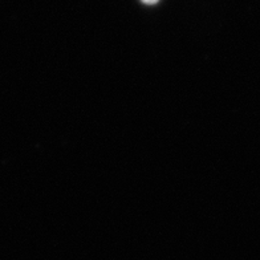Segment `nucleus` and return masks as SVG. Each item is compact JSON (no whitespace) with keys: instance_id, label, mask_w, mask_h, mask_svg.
Masks as SVG:
<instances>
[{"instance_id":"f257e3e1","label":"nucleus","mask_w":260,"mask_h":260,"mask_svg":"<svg viewBox=\"0 0 260 260\" xmlns=\"http://www.w3.org/2000/svg\"><path fill=\"white\" fill-rule=\"evenodd\" d=\"M145 4H155L158 2V0H142Z\"/></svg>"}]
</instances>
